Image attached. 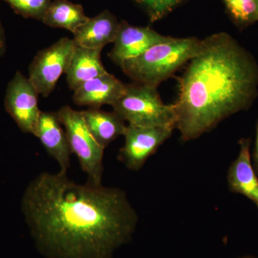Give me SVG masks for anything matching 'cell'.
Here are the masks:
<instances>
[{
	"instance_id": "1",
	"label": "cell",
	"mask_w": 258,
	"mask_h": 258,
	"mask_svg": "<svg viewBox=\"0 0 258 258\" xmlns=\"http://www.w3.org/2000/svg\"><path fill=\"white\" fill-rule=\"evenodd\" d=\"M21 209L47 258H112L132 240L139 220L123 190L76 184L60 172L32 179Z\"/></svg>"
},
{
	"instance_id": "2",
	"label": "cell",
	"mask_w": 258,
	"mask_h": 258,
	"mask_svg": "<svg viewBox=\"0 0 258 258\" xmlns=\"http://www.w3.org/2000/svg\"><path fill=\"white\" fill-rule=\"evenodd\" d=\"M188 62L174 103L176 128L184 141L198 139L230 115L247 109L258 91L255 59L226 32L202 40Z\"/></svg>"
},
{
	"instance_id": "3",
	"label": "cell",
	"mask_w": 258,
	"mask_h": 258,
	"mask_svg": "<svg viewBox=\"0 0 258 258\" xmlns=\"http://www.w3.org/2000/svg\"><path fill=\"white\" fill-rule=\"evenodd\" d=\"M201 41L196 37H171L138 57L125 60L120 67L125 76L136 83L157 88L192 58Z\"/></svg>"
},
{
	"instance_id": "4",
	"label": "cell",
	"mask_w": 258,
	"mask_h": 258,
	"mask_svg": "<svg viewBox=\"0 0 258 258\" xmlns=\"http://www.w3.org/2000/svg\"><path fill=\"white\" fill-rule=\"evenodd\" d=\"M157 88L142 83L126 85L124 93L111 106L113 111L128 125L176 128L174 104L161 101Z\"/></svg>"
},
{
	"instance_id": "5",
	"label": "cell",
	"mask_w": 258,
	"mask_h": 258,
	"mask_svg": "<svg viewBox=\"0 0 258 258\" xmlns=\"http://www.w3.org/2000/svg\"><path fill=\"white\" fill-rule=\"evenodd\" d=\"M56 113L64 127L72 154L77 157L81 169L88 174V182L101 185L104 148L90 132L81 111L64 106Z\"/></svg>"
},
{
	"instance_id": "6",
	"label": "cell",
	"mask_w": 258,
	"mask_h": 258,
	"mask_svg": "<svg viewBox=\"0 0 258 258\" xmlns=\"http://www.w3.org/2000/svg\"><path fill=\"white\" fill-rule=\"evenodd\" d=\"M75 47L74 40L62 37L37 52L29 66L28 79L39 94L48 97L53 91L60 76L69 69Z\"/></svg>"
},
{
	"instance_id": "7",
	"label": "cell",
	"mask_w": 258,
	"mask_h": 258,
	"mask_svg": "<svg viewBox=\"0 0 258 258\" xmlns=\"http://www.w3.org/2000/svg\"><path fill=\"white\" fill-rule=\"evenodd\" d=\"M39 93L31 81L17 71L7 86L5 108L24 133L35 135L40 111Z\"/></svg>"
},
{
	"instance_id": "8",
	"label": "cell",
	"mask_w": 258,
	"mask_h": 258,
	"mask_svg": "<svg viewBox=\"0 0 258 258\" xmlns=\"http://www.w3.org/2000/svg\"><path fill=\"white\" fill-rule=\"evenodd\" d=\"M174 128L127 125L125 142L118 158L131 170L138 171L161 144L171 137Z\"/></svg>"
},
{
	"instance_id": "9",
	"label": "cell",
	"mask_w": 258,
	"mask_h": 258,
	"mask_svg": "<svg viewBox=\"0 0 258 258\" xmlns=\"http://www.w3.org/2000/svg\"><path fill=\"white\" fill-rule=\"evenodd\" d=\"M171 37L164 36L147 27L134 26L123 22L120 24L109 57L120 66L125 60L142 55L148 49L169 40Z\"/></svg>"
},
{
	"instance_id": "10",
	"label": "cell",
	"mask_w": 258,
	"mask_h": 258,
	"mask_svg": "<svg viewBox=\"0 0 258 258\" xmlns=\"http://www.w3.org/2000/svg\"><path fill=\"white\" fill-rule=\"evenodd\" d=\"M56 112L40 113L35 135L40 141L47 154L60 166V172L67 174L72 154L66 132Z\"/></svg>"
},
{
	"instance_id": "11",
	"label": "cell",
	"mask_w": 258,
	"mask_h": 258,
	"mask_svg": "<svg viewBox=\"0 0 258 258\" xmlns=\"http://www.w3.org/2000/svg\"><path fill=\"white\" fill-rule=\"evenodd\" d=\"M126 85L107 72L82 85L74 91L73 100L78 106L101 108L114 104L124 93Z\"/></svg>"
},
{
	"instance_id": "12",
	"label": "cell",
	"mask_w": 258,
	"mask_h": 258,
	"mask_svg": "<svg viewBox=\"0 0 258 258\" xmlns=\"http://www.w3.org/2000/svg\"><path fill=\"white\" fill-rule=\"evenodd\" d=\"M120 24L110 12H103L88 18L75 32L73 40L78 46L103 50L108 44L115 41Z\"/></svg>"
},
{
	"instance_id": "13",
	"label": "cell",
	"mask_w": 258,
	"mask_h": 258,
	"mask_svg": "<svg viewBox=\"0 0 258 258\" xmlns=\"http://www.w3.org/2000/svg\"><path fill=\"white\" fill-rule=\"evenodd\" d=\"M240 146L238 157L229 169V186L231 191L250 200L258 209V178L251 164L250 139H242Z\"/></svg>"
},
{
	"instance_id": "14",
	"label": "cell",
	"mask_w": 258,
	"mask_h": 258,
	"mask_svg": "<svg viewBox=\"0 0 258 258\" xmlns=\"http://www.w3.org/2000/svg\"><path fill=\"white\" fill-rule=\"evenodd\" d=\"M101 51L76 45L66 73V80L71 90L75 91L88 81L106 74L101 60Z\"/></svg>"
},
{
	"instance_id": "15",
	"label": "cell",
	"mask_w": 258,
	"mask_h": 258,
	"mask_svg": "<svg viewBox=\"0 0 258 258\" xmlns=\"http://www.w3.org/2000/svg\"><path fill=\"white\" fill-rule=\"evenodd\" d=\"M81 113L90 132L104 149L120 136L124 135L127 125L114 111L89 108Z\"/></svg>"
},
{
	"instance_id": "16",
	"label": "cell",
	"mask_w": 258,
	"mask_h": 258,
	"mask_svg": "<svg viewBox=\"0 0 258 258\" xmlns=\"http://www.w3.org/2000/svg\"><path fill=\"white\" fill-rule=\"evenodd\" d=\"M88 18L81 5L55 0L50 3L42 21L52 28L66 29L74 34Z\"/></svg>"
},
{
	"instance_id": "17",
	"label": "cell",
	"mask_w": 258,
	"mask_h": 258,
	"mask_svg": "<svg viewBox=\"0 0 258 258\" xmlns=\"http://www.w3.org/2000/svg\"><path fill=\"white\" fill-rule=\"evenodd\" d=\"M231 18L244 28L257 22L258 0H223Z\"/></svg>"
},
{
	"instance_id": "18",
	"label": "cell",
	"mask_w": 258,
	"mask_h": 258,
	"mask_svg": "<svg viewBox=\"0 0 258 258\" xmlns=\"http://www.w3.org/2000/svg\"><path fill=\"white\" fill-rule=\"evenodd\" d=\"M25 18L41 20L50 6V0H3Z\"/></svg>"
},
{
	"instance_id": "19",
	"label": "cell",
	"mask_w": 258,
	"mask_h": 258,
	"mask_svg": "<svg viewBox=\"0 0 258 258\" xmlns=\"http://www.w3.org/2000/svg\"><path fill=\"white\" fill-rule=\"evenodd\" d=\"M140 5L150 19L157 22L164 18L184 0H134Z\"/></svg>"
},
{
	"instance_id": "20",
	"label": "cell",
	"mask_w": 258,
	"mask_h": 258,
	"mask_svg": "<svg viewBox=\"0 0 258 258\" xmlns=\"http://www.w3.org/2000/svg\"><path fill=\"white\" fill-rule=\"evenodd\" d=\"M6 50V37H5L4 29L0 21V56L4 55Z\"/></svg>"
},
{
	"instance_id": "21",
	"label": "cell",
	"mask_w": 258,
	"mask_h": 258,
	"mask_svg": "<svg viewBox=\"0 0 258 258\" xmlns=\"http://www.w3.org/2000/svg\"><path fill=\"white\" fill-rule=\"evenodd\" d=\"M255 160L258 166V128L257 133V139H256V147H255Z\"/></svg>"
},
{
	"instance_id": "22",
	"label": "cell",
	"mask_w": 258,
	"mask_h": 258,
	"mask_svg": "<svg viewBox=\"0 0 258 258\" xmlns=\"http://www.w3.org/2000/svg\"><path fill=\"white\" fill-rule=\"evenodd\" d=\"M240 258H258V257H253V256H244V257H240Z\"/></svg>"
},
{
	"instance_id": "23",
	"label": "cell",
	"mask_w": 258,
	"mask_h": 258,
	"mask_svg": "<svg viewBox=\"0 0 258 258\" xmlns=\"http://www.w3.org/2000/svg\"><path fill=\"white\" fill-rule=\"evenodd\" d=\"M256 18H257V21H258V4H257V15H256Z\"/></svg>"
}]
</instances>
